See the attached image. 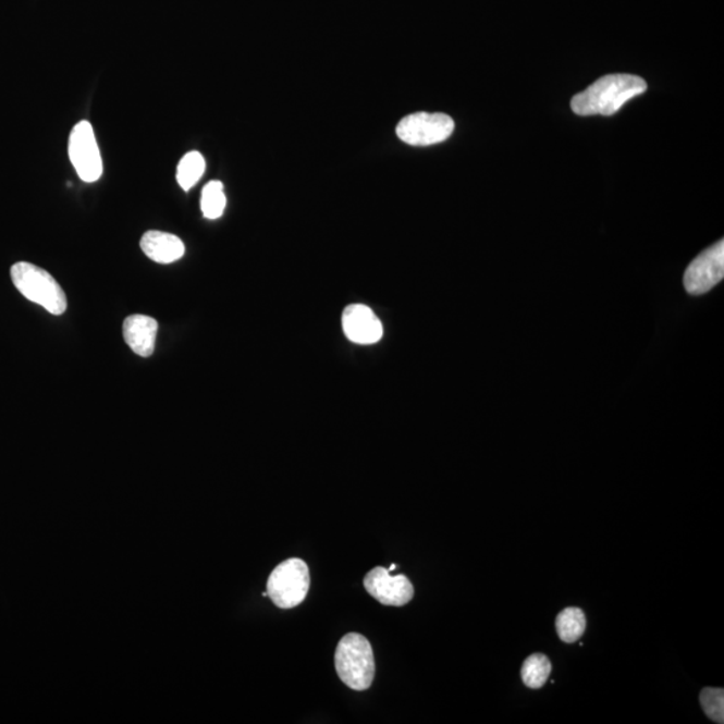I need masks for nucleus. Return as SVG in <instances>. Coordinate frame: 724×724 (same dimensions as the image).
Segmentation results:
<instances>
[{
  "instance_id": "obj_1",
  "label": "nucleus",
  "mask_w": 724,
  "mask_h": 724,
  "mask_svg": "<svg viewBox=\"0 0 724 724\" xmlns=\"http://www.w3.org/2000/svg\"><path fill=\"white\" fill-rule=\"evenodd\" d=\"M646 90V81L637 75H605L573 97L570 107L577 115H612Z\"/></svg>"
},
{
  "instance_id": "obj_2",
  "label": "nucleus",
  "mask_w": 724,
  "mask_h": 724,
  "mask_svg": "<svg viewBox=\"0 0 724 724\" xmlns=\"http://www.w3.org/2000/svg\"><path fill=\"white\" fill-rule=\"evenodd\" d=\"M335 670L340 679L356 691H365L375 679V656L372 646L360 634H347L340 640L334 656Z\"/></svg>"
},
{
  "instance_id": "obj_3",
  "label": "nucleus",
  "mask_w": 724,
  "mask_h": 724,
  "mask_svg": "<svg viewBox=\"0 0 724 724\" xmlns=\"http://www.w3.org/2000/svg\"><path fill=\"white\" fill-rule=\"evenodd\" d=\"M10 272L14 286L23 297L42 306L53 316H61L66 311V294L48 271L33 263L19 262Z\"/></svg>"
},
{
  "instance_id": "obj_4",
  "label": "nucleus",
  "mask_w": 724,
  "mask_h": 724,
  "mask_svg": "<svg viewBox=\"0 0 724 724\" xmlns=\"http://www.w3.org/2000/svg\"><path fill=\"white\" fill-rule=\"evenodd\" d=\"M310 589V572L305 561L290 559L272 570L268 581L269 598L281 610L303 604Z\"/></svg>"
},
{
  "instance_id": "obj_5",
  "label": "nucleus",
  "mask_w": 724,
  "mask_h": 724,
  "mask_svg": "<svg viewBox=\"0 0 724 724\" xmlns=\"http://www.w3.org/2000/svg\"><path fill=\"white\" fill-rule=\"evenodd\" d=\"M69 159L81 181L95 183L103 173L102 158L95 130L89 121H79L69 136Z\"/></svg>"
},
{
  "instance_id": "obj_6",
  "label": "nucleus",
  "mask_w": 724,
  "mask_h": 724,
  "mask_svg": "<svg viewBox=\"0 0 724 724\" xmlns=\"http://www.w3.org/2000/svg\"><path fill=\"white\" fill-rule=\"evenodd\" d=\"M455 130L454 120L444 113L419 112L407 115L397 125V136L405 144L416 147L447 140Z\"/></svg>"
},
{
  "instance_id": "obj_7",
  "label": "nucleus",
  "mask_w": 724,
  "mask_h": 724,
  "mask_svg": "<svg viewBox=\"0 0 724 724\" xmlns=\"http://www.w3.org/2000/svg\"><path fill=\"white\" fill-rule=\"evenodd\" d=\"M724 277V242L703 251L688 266L685 274V287L689 294L702 295L710 292Z\"/></svg>"
},
{
  "instance_id": "obj_8",
  "label": "nucleus",
  "mask_w": 724,
  "mask_h": 724,
  "mask_svg": "<svg viewBox=\"0 0 724 724\" xmlns=\"http://www.w3.org/2000/svg\"><path fill=\"white\" fill-rule=\"evenodd\" d=\"M367 592L386 606H404L414 599L415 589L408 577L391 576L386 567L378 566L364 578Z\"/></svg>"
},
{
  "instance_id": "obj_9",
  "label": "nucleus",
  "mask_w": 724,
  "mask_h": 724,
  "mask_svg": "<svg viewBox=\"0 0 724 724\" xmlns=\"http://www.w3.org/2000/svg\"><path fill=\"white\" fill-rule=\"evenodd\" d=\"M343 328L347 340L358 345L378 344L384 334L380 318L367 305L347 306L343 315Z\"/></svg>"
},
{
  "instance_id": "obj_10",
  "label": "nucleus",
  "mask_w": 724,
  "mask_h": 724,
  "mask_svg": "<svg viewBox=\"0 0 724 724\" xmlns=\"http://www.w3.org/2000/svg\"><path fill=\"white\" fill-rule=\"evenodd\" d=\"M159 323L152 317L133 315L126 318L123 326L124 340L137 356L154 355Z\"/></svg>"
},
{
  "instance_id": "obj_11",
  "label": "nucleus",
  "mask_w": 724,
  "mask_h": 724,
  "mask_svg": "<svg viewBox=\"0 0 724 724\" xmlns=\"http://www.w3.org/2000/svg\"><path fill=\"white\" fill-rule=\"evenodd\" d=\"M142 250L149 259L160 265H170L182 259L185 246L181 237L163 233V231H148L140 241Z\"/></svg>"
},
{
  "instance_id": "obj_12",
  "label": "nucleus",
  "mask_w": 724,
  "mask_h": 724,
  "mask_svg": "<svg viewBox=\"0 0 724 724\" xmlns=\"http://www.w3.org/2000/svg\"><path fill=\"white\" fill-rule=\"evenodd\" d=\"M555 625H557L560 639L567 642V645H572V642L581 639L585 629H587V616L578 608H566L557 616Z\"/></svg>"
},
{
  "instance_id": "obj_13",
  "label": "nucleus",
  "mask_w": 724,
  "mask_h": 724,
  "mask_svg": "<svg viewBox=\"0 0 724 724\" xmlns=\"http://www.w3.org/2000/svg\"><path fill=\"white\" fill-rule=\"evenodd\" d=\"M550 672H552V663L543 653H532L531 656L525 660L520 676L526 687L531 689H540L547 685Z\"/></svg>"
},
{
  "instance_id": "obj_14",
  "label": "nucleus",
  "mask_w": 724,
  "mask_h": 724,
  "mask_svg": "<svg viewBox=\"0 0 724 724\" xmlns=\"http://www.w3.org/2000/svg\"><path fill=\"white\" fill-rule=\"evenodd\" d=\"M205 171L206 160L201 154L196 152V150L188 152L183 156L181 163L177 165V183L184 191H189L198 184L201 176L205 175Z\"/></svg>"
},
{
  "instance_id": "obj_15",
  "label": "nucleus",
  "mask_w": 724,
  "mask_h": 724,
  "mask_svg": "<svg viewBox=\"0 0 724 724\" xmlns=\"http://www.w3.org/2000/svg\"><path fill=\"white\" fill-rule=\"evenodd\" d=\"M225 205H228V199H225L223 183L213 181L206 184L200 201L203 217L210 220L219 219L223 216Z\"/></svg>"
},
{
  "instance_id": "obj_16",
  "label": "nucleus",
  "mask_w": 724,
  "mask_h": 724,
  "mask_svg": "<svg viewBox=\"0 0 724 724\" xmlns=\"http://www.w3.org/2000/svg\"><path fill=\"white\" fill-rule=\"evenodd\" d=\"M705 715L715 723H724V691L722 688H704L700 694Z\"/></svg>"
},
{
  "instance_id": "obj_17",
  "label": "nucleus",
  "mask_w": 724,
  "mask_h": 724,
  "mask_svg": "<svg viewBox=\"0 0 724 724\" xmlns=\"http://www.w3.org/2000/svg\"><path fill=\"white\" fill-rule=\"evenodd\" d=\"M396 569H397V565L392 564V565L390 566V569H388V570H390V573H391V572L396 570Z\"/></svg>"
},
{
  "instance_id": "obj_18",
  "label": "nucleus",
  "mask_w": 724,
  "mask_h": 724,
  "mask_svg": "<svg viewBox=\"0 0 724 724\" xmlns=\"http://www.w3.org/2000/svg\"><path fill=\"white\" fill-rule=\"evenodd\" d=\"M263 598H269L268 592L262 593Z\"/></svg>"
}]
</instances>
